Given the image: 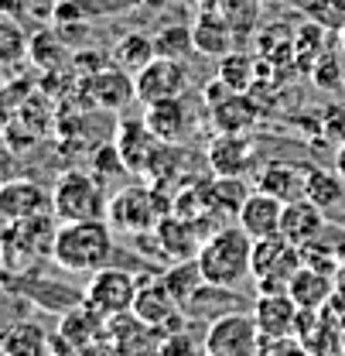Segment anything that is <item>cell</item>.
I'll list each match as a JSON object with an SVG mask.
<instances>
[{"label": "cell", "mask_w": 345, "mask_h": 356, "mask_svg": "<svg viewBox=\"0 0 345 356\" xmlns=\"http://www.w3.org/2000/svg\"><path fill=\"white\" fill-rule=\"evenodd\" d=\"M199 267L209 284L236 288L253 277V236L239 222H226L212 229L199 247Z\"/></svg>", "instance_id": "6da1fadb"}, {"label": "cell", "mask_w": 345, "mask_h": 356, "mask_svg": "<svg viewBox=\"0 0 345 356\" xmlns=\"http://www.w3.org/2000/svg\"><path fill=\"white\" fill-rule=\"evenodd\" d=\"M113 257V226L106 220L58 222L51 261L69 274H92Z\"/></svg>", "instance_id": "7a4b0ae2"}, {"label": "cell", "mask_w": 345, "mask_h": 356, "mask_svg": "<svg viewBox=\"0 0 345 356\" xmlns=\"http://www.w3.org/2000/svg\"><path fill=\"white\" fill-rule=\"evenodd\" d=\"M171 213V195H165V188H158L154 181H133L124 185L120 192L110 195V206H106V222L117 229V233H127V236H147L161 216Z\"/></svg>", "instance_id": "3957f363"}, {"label": "cell", "mask_w": 345, "mask_h": 356, "mask_svg": "<svg viewBox=\"0 0 345 356\" xmlns=\"http://www.w3.org/2000/svg\"><path fill=\"white\" fill-rule=\"evenodd\" d=\"M55 233H58L55 213L3 222L0 226V261H3V267L7 270H21L24 264H31L38 257H51Z\"/></svg>", "instance_id": "277c9868"}, {"label": "cell", "mask_w": 345, "mask_h": 356, "mask_svg": "<svg viewBox=\"0 0 345 356\" xmlns=\"http://www.w3.org/2000/svg\"><path fill=\"white\" fill-rule=\"evenodd\" d=\"M106 192L103 181L89 172H65L51 188V213L58 222L106 220Z\"/></svg>", "instance_id": "5b68a950"}, {"label": "cell", "mask_w": 345, "mask_h": 356, "mask_svg": "<svg viewBox=\"0 0 345 356\" xmlns=\"http://www.w3.org/2000/svg\"><path fill=\"white\" fill-rule=\"evenodd\" d=\"M304 254L298 243H291L287 236L274 233L253 240V281L257 291H287L291 277L301 270Z\"/></svg>", "instance_id": "8992f818"}, {"label": "cell", "mask_w": 345, "mask_h": 356, "mask_svg": "<svg viewBox=\"0 0 345 356\" xmlns=\"http://www.w3.org/2000/svg\"><path fill=\"white\" fill-rule=\"evenodd\" d=\"M209 356H253L260 353V325L246 312H222L209 322L205 339H202Z\"/></svg>", "instance_id": "52a82bcc"}, {"label": "cell", "mask_w": 345, "mask_h": 356, "mask_svg": "<svg viewBox=\"0 0 345 356\" xmlns=\"http://www.w3.org/2000/svg\"><path fill=\"white\" fill-rule=\"evenodd\" d=\"M137 277L124 270V267H99L92 270L86 281V291H83V302L92 312H99L103 318H113V315H124L133 309V295H137Z\"/></svg>", "instance_id": "ba28073f"}, {"label": "cell", "mask_w": 345, "mask_h": 356, "mask_svg": "<svg viewBox=\"0 0 345 356\" xmlns=\"http://www.w3.org/2000/svg\"><path fill=\"white\" fill-rule=\"evenodd\" d=\"M51 350L58 353H92V350H110L106 343V318L99 312L83 305L65 309L55 336H51Z\"/></svg>", "instance_id": "9c48e42d"}, {"label": "cell", "mask_w": 345, "mask_h": 356, "mask_svg": "<svg viewBox=\"0 0 345 356\" xmlns=\"http://www.w3.org/2000/svg\"><path fill=\"white\" fill-rule=\"evenodd\" d=\"M130 312H133L137 318H144L147 325H154V329L161 332V339L171 336V332L188 329V322H192V318L185 315V309H181V302L168 291V284H165L161 277H151V281H140V284H137L133 309Z\"/></svg>", "instance_id": "30bf717a"}, {"label": "cell", "mask_w": 345, "mask_h": 356, "mask_svg": "<svg viewBox=\"0 0 345 356\" xmlns=\"http://www.w3.org/2000/svg\"><path fill=\"white\" fill-rule=\"evenodd\" d=\"M192 86V72L181 58H168V55H154L140 72H133V92L137 103L151 106L158 99H171V96H185Z\"/></svg>", "instance_id": "8fae6325"}, {"label": "cell", "mask_w": 345, "mask_h": 356, "mask_svg": "<svg viewBox=\"0 0 345 356\" xmlns=\"http://www.w3.org/2000/svg\"><path fill=\"white\" fill-rule=\"evenodd\" d=\"M51 213V192L31 178H7L0 181V222H17Z\"/></svg>", "instance_id": "7c38bea8"}, {"label": "cell", "mask_w": 345, "mask_h": 356, "mask_svg": "<svg viewBox=\"0 0 345 356\" xmlns=\"http://www.w3.org/2000/svg\"><path fill=\"white\" fill-rule=\"evenodd\" d=\"M253 137L250 134H216L205 147V161L212 168V175L226 178H243L253 168Z\"/></svg>", "instance_id": "4fadbf2b"}, {"label": "cell", "mask_w": 345, "mask_h": 356, "mask_svg": "<svg viewBox=\"0 0 345 356\" xmlns=\"http://www.w3.org/2000/svg\"><path fill=\"white\" fill-rule=\"evenodd\" d=\"M202 229L192 220L168 213L161 216V222L154 226V243H158V254L171 264V261H188V257H199V247H202Z\"/></svg>", "instance_id": "5bb4252c"}, {"label": "cell", "mask_w": 345, "mask_h": 356, "mask_svg": "<svg viewBox=\"0 0 345 356\" xmlns=\"http://www.w3.org/2000/svg\"><path fill=\"white\" fill-rule=\"evenodd\" d=\"M83 89H86V99L92 106H99V110H124L130 99H137V92H133V72L120 69L117 62H110L99 72L86 76Z\"/></svg>", "instance_id": "9a60e30c"}, {"label": "cell", "mask_w": 345, "mask_h": 356, "mask_svg": "<svg viewBox=\"0 0 345 356\" xmlns=\"http://www.w3.org/2000/svg\"><path fill=\"white\" fill-rule=\"evenodd\" d=\"M124 165H127L130 175H147L151 168V158L158 154V147L165 144L158 134L147 127V120H124L117 127V137H113Z\"/></svg>", "instance_id": "2e32d148"}, {"label": "cell", "mask_w": 345, "mask_h": 356, "mask_svg": "<svg viewBox=\"0 0 345 356\" xmlns=\"http://www.w3.org/2000/svg\"><path fill=\"white\" fill-rule=\"evenodd\" d=\"M106 343L110 353H158L161 350V332L137 318L133 312L106 318Z\"/></svg>", "instance_id": "e0dca14e"}, {"label": "cell", "mask_w": 345, "mask_h": 356, "mask_svg": "<svg viewBox=\"0 0 345 356\" xmlns=\"http://www.w3.org/2000/svg\"><path fill=\"white\" fill-rule=\"evenodd\" d=\"M301 305L291 298V291H257L253 318L260 325V336H294Z\"/></svg>", "instance_id": "ac0fdd59"}, {"label": "cell", "mask_w": 345, "mask_h": 356, "mask_svg": "<svg viewBox=\"0 0 345 356\" xmlns=\"http://www.w3.org/2000/svg\"><path fill=\"white\" fill-rule=\"evenodd\" d=\"M209 120L216 134H253L260 124V106L250 92H226L209 103Z\"/></svg>", "instance_id": "d6986e66"}, {"label": "cell", "mask_w": 345, "mask_h": 356, "mask_svg": "<svg viewBox=\"0 0 345 356\" xmlns=\"http://www.w3.org/2000/svg\"><path fill=\"white\" fill-rule=\"evenodd\" d=\"M280 216H284V202H280L277 195L263 192V188H253V192L243 199V206H239V213H236V222H239L253 240H263V236L280 233Z\"/></svg>", "instance_id": "ffe728a7"}, {"label": "cell", "mask_w": 345, "mask_h": 356, "mask_svg": "<svg viewBox=\"0 0 345 356\" xmlns=\"http://www.w3.org/2000/svg\"><path fill=\"white\" fill-rule=\"evenodd\" d=\"M325 209L318 202H311L308 195L294 199V202H284V216H280V236H287L291 243L308 247L311 240H318L325 233Z\"/></svg>", "instance_id": "44dd1931"}, {"label": "cell", "mask_w": 345, "mask_h": 356, "mask_svg": "<svg viewBox=\"0 0 345 356\" xmlns=\"http://www.w3.org/2000/svg\"><path fill=\"white\" fill-rule=\"evenodd\" d=\"M144 120L165 144H178V140H185V134L192 127V110H188L185 96H171V99L151 103L144 110Z\"/></svg>", "instance_id": "7402d4cb"}, {"label": "cell", "mask_w": 345, "mask_h": 356, "mask_svg": "<svg viewBox=\"0 0 345 356\" xmlns=\"http://www.w3.org/2000/svg\"><path fill=\"white\" fill-rule=\"evenodd\" d=\"M287 291H291V298L301 309H325L332 302V295H335V274H328L321 267L301 264V270L291 277Z\"/></svg>", "instance_id": "603a6c76"}, {"label": "cell", "mask_w": 345, "mask_h": 356, "mask_svg": "<svg viewBox=\"0 0 345 356\" xmlns=\"http://www.w3.org/2000/svg\"><path fill=\"white\" fill-rule=\"evenodd\" d=\"M192 38H195V51L222 58L226 51H233V21L222 10L205 7L199 14V21L192 24Z\"/></svg>", "instance_id": "cb8c5ba5"}, {"label": "cell", "mask_w": 345, "mask_h": 356, "mask_svg": "<svg viewBox=\"0 0 345 356\" xmlns=\"http://www.w3.org/2000/svg\"><path fill=\"white\" fill-rule=\"evenodd\" d=\"M304 185H308V168L291 165V161H270V165L257 175V188L277 195L280 202L304 199Z\"/></svg>", "instance_id": "d4e9b609"}, {"label": "cell", "mask_w": 345, "mask_h": 356, "mask_svg": "<svg viewBox=\"0 0 345 356\" xmlns=\"http://www.w3.org/2000/svg\"><path fill=\"white\" fill-rule=\"evenodd\" d=\"M161 281L168 284V291H171L174 298L181 302V309L209 284L205 281V274H202V267H199V257H188V261H171V264L161 270Z\"/></svg>", "instance_id": "484cf974"}, {"label": "cell", "mask_w": 345, "mask_h": 356, "mask_svg": "<svg viewBox=\"0 0 345 356\" xmlns=\"http://www.w3.org/2000/svg\"><path fill=\"white\" fill-rule=\"evenodd\" d=\"M0 350L14 356H38L51 350V336L44 332L38 322H14L0 336Z\"/></svg>", "instance_id": "4316f807"}, {"label": "cell", "mask_w": 345, "mask_h": 356, "mask_svg": "<svg viewBox=\"0 0 345 356\" xmlns=\"http://www.w3.org/2000/svg\"><path fill=\"white\" fill-rule=\"evenodd\" d=\"M154 55H158V48H154V35L130 31V35H124L120 42L113 44V62H117L120 69H127V72H140Z\"/></svg>", "instance_id": "83f0119b"}, {"label": "cell", "mask_w": 345, "mask_h": 356, "mask_svg": "<svg viewBox=\"0 0 345 356\" xmlns=\"http://www.w3.org/2000/svg\"><path fill=\"white\" fill-rule=\"evenodd\" d=\"M304 195L311 202H318L321 209H332L335 202H342L345 195V178L332 168H308V185H304Z\"/></svg>", "instance_id": "f1b7e54d"}, {"label": "cell", "mask_w": 345, "mask_h": 356, "mask_svg": "<svg viewBox=\"0 0 345 356\" xmlns=\"http://www.w3.org/2000/svg\"><path fill=\"white\" fill-rule=\"evenodd\" d=\"M219 79L233 92H250L253 79H257V62L246 51H226L219 58Z\"/></svg>", "instance_id": "f546056e"}, {"label": "cell", "mask_w": 345, "mask_h": 356, "mask_svg": "<svg viewBox=\"0 0 345 356\" xmlns=\"http://www.w3.org/2000/svg\"><path fill=\"white\" fill-rule=\"evenodd\" d=\"M28 48H31V38L24 35L21 21L0 17V62L7 69H14V65H21L28 58Z\"/></svg>", "instance_id": "4dcf8cb0"}, {"label": "cell", "mask_w": 345, "mask_h": 356, "mask_svg": "<svg viewBox=\"0 0 345 356\" xmlns=\"http://www.w3.org/2000/svg\"><path fill=\"white\" fill-rule=\"evenodd\" d=\"M154 48L158 55H168V58H188L195 55V38H192V28L185 24H165L158 35H154Z\"/></svg>", "instance_id": "1f68e13d"}, {"label": "cell", "mask_w": 345, "mask_h": 356, "mask_svg": "<svg viewBox=\"0 0 345 356\" xmlns=\"http://www.w3.org/2000/svg\"><path fill=\"white\" fill-rule=\"evenodd\" d=\"M28 58H31L38 69H58V65L65 62V44L58 38V31H38V35H31Z\"/></svg>", "instance_id": "d6a6232c"}, {"label": "cell", "mask_w": 345, "mask_h": 356, "mask_svg": "<svg viewBox=\"0 0 345 356\" xmlns=\"http://www.w3.org/2000/svg\"><path fill=\"white\" fill-rule=\"evenodd\" d=\"M308 17L318 21L325 31H339L345 24V0H308Z\"/></svg>", "instance_id": "836d02e7"}, {"label": "cell", "mask_w": 345, "mask_h": 356, "mask_svg": "<svg viewBox=\"0 0 345 356\" xmlns=\"http://www.w3.org/2000/svg\"><path fill=\"white\" fill-rule=\"evenodd\" d=\"M311 79L318 89H342L345 86V69L339 62V55H321L314 65H311Z\"/></svg>", "instance_id": "e575fe53"}, {"label": "cell", "mask_w": 345, "mask_h": 356, "mask_svg": "<svg viewBox=\"0 0 345 356\" xmlns=\"http://www.w3.org/2000/svg\"><path fill=\"white\" fill-rule=\"evenodd\" d=\"M92 165H96V178H110V175H127V165L117 151V144H103L96 154H92Z\"/></svg>", "instance_id": "d590c367"}, {"label": "cell", "mask_w": 345, "mask_h": 356, "mask_svg": "<svg viewBox=\"0 0 345 356\" xmlns=\"http://www.w3.org/2000/svg\"><path fill=\"white\" fill-rule=\"evenodd\" d=\"M205 353V346L202 343H195L192 336H188V329H181V332H171V336H165L161 339V350L158 353H165V356H174V353Z\"/></svg>", "instance_id": "8d00e7d4"}, {"label": "cell", "mask_w": 345, "mask_h": 356, "mask_svg": "<svg viewBox=\"0 0 345 356\" xmlns=\"http://www.w3.org/2000/svg\"><path fill=\"white\" fill-rule=\"evenodd\" d=\"M325 131L342 144L345 140V106H328V113H325Z\"/></svg>", "instance_id": "74e56055"}, {"label": "cell", "mask_w": 345, "mask_h": 356, "mask_svg": "<svg viewBox=\"0 0 345 356\" xmlns=\"http://www.w3.org/2000/svg\"><path fill=\"white\" fill-rule=\"evenodd\" d=\"M28 14H31V0H0V17L24 21Z\"/></svg>", "instance_id": "f35d334b"}, {"label": "cell", "mask_w": 345, "mask_h": 356, "mask_svg": "<svg viewBox=\"0 0 345 356\" xmlns=\"http://www.w3.org/2000/svg\"><path fill=\"white\" fill-rule=\"evenodd\" d=\"M335 172L345 178V140L339 144V151H335Z\"/></svg>", "instance_id": "ab89813d"}, {"label": "cell", "mask_w": 345, "mask_h": 356, "mask_svg": "<svg viewBox=\"0 0 345 356\" xmlns=\"http://www.w3.org/2000/svg\"><path fill=\"white\" fill-rule=\"evenodd\" d=\"M3 89H7V65L0 62V92H3Z\"/></svg>", "instance_id": "60d3db41"}, {"label": "cell", "mask_w": 345, "mask_h": 356, "mask_svg": "<svg viewBox=\"0 0 345 356\" xmlns=\"http://www.w3.org/2000/svg\"><path fill=\"white\" fill-rule=\"evenodd\" d=\"M339 44H342V51H345V24L339 28Z\"/></svg>", "instance_id": "b9f144b4"}, {"label": "cell", "mask_w": 345, "mask_h": 356, "mask_svg": "<svg viewBox=\"0 0 345 356\" xmlns=\"http://www.w3.org/2000/svg\"><path fill=\"white\" fill-rule=\"evenodd\" d=\"M0 274H3V270H0ZM0 284H3V277H0Z\"/></svg>", "instance_id": "7bdbcfd3"}]
</instances>
